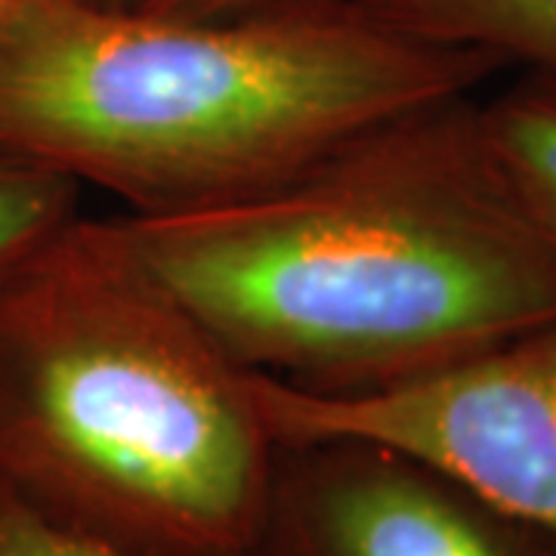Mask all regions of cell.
Here are the masks:
<instances>
[{
	"label": "cell",
	"instance_id": "obj_12",
	"mask_svg": "<svg viewBox=\"0 0 556 556\" xmlns=\"http://www.w3.org/2000/svg\"><path fill=\"white\" fill-rule=\"evenodd\" d=\"M90 3H102V7H134L137 0H90Z\"/></svg>",
	"mask_w": 556,
	"mask_h": 556
},
{
	"label": "cell",
	"instance_id": "obj_8",
	"mask_svg": "<svg viewBox=\"0 0 556 556\" xmlns=\"http://www.w3.org/2000/svg\"><path fill=\"white\" fill-rule=\"evenodd\" d=\"M78 201L75 182L0 155V281L78 217Z\"/></svg>",
	"mask_w": 556,
	"mask_h": 556
},
{
	"label": "cell",
	"instance_id": "obj_7",
	"mask_svg": "<svg viewBox=\"0 0 556 556\" xmlns=\"http://www.w3.org/2000/svg\"><path fill=\"white\" fill-rule=\"evenodd\" d=\"M477 109L497 170L556 244V72L529 68Z\"/></svg>",
	"mask_w": 556,
	"mask_h": 556
},
{
	"label": "cell",
	"instance_id": "obj_1",
	"mask_svg": "<svg viewBox=\"0 0 556 556\" xmlns=\"http://www.w3.org/2000/svg\"><path fill=\"white\" fill-rule=\"evenodd\" d=\"M109 223L239 365L316 396L390 390L556 316V244L470 97L380 121L254 195Z\"/></svg>",
	"mask_w": 556,
	"mask_h": 556
},
{
	"label": "cell",
	"instance_id": "obj_11",
	"mask_svg": "<svg viewBox=\"0 0 556 556\" xmlns=\"http://www.w3.org/2000/svg\"><path fill=\"white\" fill-rule=\"evenodd\" d=\"M28 0H0V20L3 16H10V13H16L20 7H25Z\"/></svg>",
	"mask_w": 556,
	"mask_h": 556
},
{
	"label": "cell",
	"instance_id": "obj_5",
	"mask_svg": "<svg viewBox=\"0 0 556 556\" xmlns=\"http://www.w3.org/2000/svg\"><path fill=\"white\" fill-rule=\"evenodd\" d=\"M257 556H556V538L383 442L278 439Z\"/></svg>",
	"mask_w": 556,
	"mask_h": 556
},
{
	"label": "cell",
	"instance_id": "obj_9",
	"mask_svg": "<svg viewBox=\"0 0 556 556\" xmlns=\"http://www.w3.org/2000/svg\"><path fill=\"white\" fill-rule=\"evenodd\" d=\"M0 556H146L56 526L0 485ZM257 556V554H248Z\"/></svg>",
	"mask_w": 556,
	"mask_h": 556
},
{
	"label": "cell",
	"instance_id": "obj_3",
	"mask_svg": "<svg viewBox=\"0 0 556 556\" xmlns=\"http://www.w3.org/2000/svg\"><path fill=\"white\" fill-rule=\"evenodd\" d=\"M278 439L254 371L75 217L0 281V485L146 556L257 554Z\"/></svg>",
	"mask_w": 556,
	"mask_h": 556
},
{
	"label": "cell",
	"instance_id": "obj_10",
	"mask_svg": "<svg viewBox=\"0 0 556 556\" xmlns=\"http://www.w3.org/2000/svg\"><path fill=\"white\" fill-rule=\"evenodd\" d=\"M273 3H294V0H137L134 7L159 16H219V13H241Z\"/></svg>",
	"mask_w": 556,
	"mask_h": 556
},
{
	"label": "cell",
	"instance_id": "obj_2",
	"mask_svg": "<svg viewBox=\"0 0 556 556\" xmlns=\"http://www.w3.org/2000/svg\"><path fill=\"white\" fill-rule=\"evenodd\" d=\"M495 53L362 0L159 16L28 0L0 20V155L164 217L254 195L380 121L470 90Z\"/></svg>",
	"mask_w": 556,
	"mask_h": 556
},
{
	"label": "cell",
	"instance_id": "obj_6",
	"mask_svg": "<svg viewBox=\"0 0 556 556\" xmlns=\"http://www.w3.org/2000/svg\"><path fill=\"white\" fill-rule=\"evenodd\" d=\"M417 38L556 72V0H362Z\"/></svg>",
	"mask_w": 556,
	"mask_h": 556
},
{
	"label": "cell",
	"instance_id": "obj_4",
	"mask_svg": "<svg viewBox=\"0 0 556 556\" xmlns=\"http://www.w3.org/2000/svg\"><path fill=\"white\" fill-rule=\"evenodd\" d=\"M276 439L383 442L556 538V316L433 375L316 396L254 375Z\"/></svg>",
	"mask_w": 556,
	"mask_h": 556
}]
</instances>
